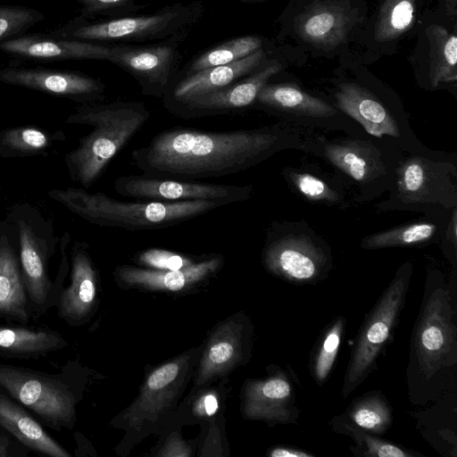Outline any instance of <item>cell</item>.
<instances>
[{
    "label": "cell",
    "instance_id": "cell-8",
    "mask_svg": "<svg viewBox=\"0 0 457 457\" xmlns=\"http://www.w3.org/2000/svg\"><path fill=\"white\" fill-rule=\"evenodd\" d=\"M0 386L46 421L68 425L74 417V399L59 380L40 373L0 366Z\"/></svg>",
    "mask_w": 457,
    "mask_h": 457
},
{
    "label": "cell",
    "instance_id": "cell-1",
    "mask_svg": "<svg viewBox=\"0 0 457 457\" xmlns=\"http://www.w3.org/2000/svg\"><path fill=\"white\" fill-rule=\"evenodd\" d=\"M277 127L229 131L172 128L132 151L131 161L144 175L195 180L245 170L284 146Z\"/></svg>",
    "mask_w": 457,
    "mask_h": 457
},
{
    "label": "cell",
    "instance_id": "cell-16",
    "mask_svg": "<svg viewBox=\"0 0 457 457\" xmlns=\"http://www.w3.org/2000/svg\"><path fill=\"white\" fill-rule=\"evenodd\" d=\"M0 50L34 60H109L112 47L87 41L29 34L0 43Z\"/></svg>",
    "mask_w": 457,
    "mask_h": 457
},
{
    "label": "cell",
    "instance_id": "cell-38",
    "mask_svg": "<svg viewBox=\"0 0 457 457\" xmlns=\"http://www.w3.org/2000/svg\"><path fill=\"white\" fill-rule=\"evenodd\" d=\"M138 262L154 270H177L193 264L184 255L162 249H147L137 254Z\"/></svg>",
    "mask_w": 457,
    "mask_h": 457
},
{
    "label": "cell",
    "instance_id": "cell-12",
    "mask_svg": "<svg viewBox=\"0 0 457 457\" xmlns=\"http://www.w3.org/2000/svg\"><path fill=\"white\" fill-rule=\"evenodd\" d=\"M300 411L295 405L293 381L278 369L268 378L251 381L245 393V414L270 424L295 423Z\"/></svg>",
    "mask_w": 457,
    "mask_h": 457
},
{
    "label": "cell",
    "instance_id": "cell-39",
    "mask_svg": "<svg viewBox=\"0 0 457 457\" xmlns=\"http://www.w3.org/2000/svg\"><path fill=\"white\" fill-rule=\"evenodd\" d=\"M291 179L296 189L310 200L330 203L337 200L336 192L323 180L312 174L293 172Z\"/></svg>",
    "mask_w": 457,
    "mask_h": 457
},
{
    "label": "cell",
    "instance_id": "cell-32",
    "mask_svg": "<svg viewBox=\"0 0 457 457\" xmlns=\"http://www.w3.org/2000/svg\"><path fill=\"white\" fill-rule=\"evenodd\" d=\"M241 350L239 337L230 329H222L206 349L200 369V381L225 370L237 361Z\"/></svg>",
    "mask_w": 457,
    "mask_h": 457
},
{
    "label": "cell",
    "instance_id": "cell-37",
    "mask_svg": "<svg viewBox=\"0 0 457 457\" xmlns=\"http://www.w3.org/2000/svg\"><path fill=\"white\" fill-rule=\"evenodd\" d=\"M42 20L44 14L36 9L0 4V43L24 32Z\"/></svg>",
    "mask_w": 457,
    "mask_h": 457
},
{
    "label": "cell",
    "instance_id": "cell-40",
    "mask_svg": "<svg viewBox=\"0 0 457 457\" xmlns=\"http://www.w3.org/2000/svg\"><path fill=\"white\" fill-rule=\"evenodd\" d=\"M85 12H98L123 6L132 0H79Z\"/></svg>",
    "mask_w": 457,
    "mask_h": 457
},
{
    "label": "cell",
    "instance_id": "cell-18",
    "mask_svg": "<svg viewBox=\"0 0 457 457\" xmlns=\"http://www.w3.org/2000/svg\"><path fill=\"white\" fill-rule=\"evenodd\" d=\"M221 261L220 256L215 255L177 270H150L123 265L116 269L115 275L128 286L179 291L212 274L220 268Z\"/></svg>",
    "mask_w": 457,
    "mask_h": 457
},
{
    "label": "cell",
    "instance_id": "cell-19",
    "mask_svg": "<svg viewBox=\"0 0 457 457\" xmlns=\"http://www.w3.org/2000/svg\"><path fill=\"white\" fill-rule=\"evenodd\" d=\"M185 365L186 361L178 359L151 373L138 399L127 413L126 418L131 424L154 418L167 409L180 386Z\"/></svg>",
    "mask_w": 457,
    "mask_h": 457
},
{
    "label": "cell",
    "instance_id": "cell-20",
    "mask_svg": "<svg viewBox=\"0 0 457 457\" xmlns=\"http://www.w3.org/2000/svg\"><path fill=\"white\" fill-rule=\"evenodd\" d=\"M335 97L337 106L370 135L399 137V128L394 117L363 87L354 83H343Z\"/></svg>",
    "mask_w": 457,
    "mask_h": 457
},
{
    "label": "cell",
    "instance_id": "cell-35",
    "mask_svg": "<svg viewBox=\"0 0 457 457\" xmlns=\"http://www.w3.org/2000/svg\"><path fill=\"white\" fill-rule=\"evenodd\" d=\"M262 45V40L254 36L231 39L199 56L191 65L189 71L193 73L238 61L260 49Z\"/></svg>",
    "mask_w": 457,
    "mask_h": 457
},
{
    "label": "cell",
    "instance_id": "cell-34",
    "mask_svg": "<svg viewBox=\"0 0 457 457\" xmlns=\"http://www.w3.org/2000/svg\"><path fill=\"white\" fill-rule=\"evenodd\" d=\"M416 0H386L383 4L375 36L378 41L394 39L409 29L413 22Z\"/></svg>",
    "mask_w": 457,
    "mask_h": 457
},
{
    "label": "cell",
    "instance_id": "cell-15",
    "mask_svg": "<svg viewBox=\"0 0 457 457\" xmlns=\"http://www.w3.org/2000/svg\"><path fill=\"white\" fill-rule=\"evenodd\" d=\"M174 51L168 46L112 47L109 61L132 74L145 95L164 96L168 93Z\"/></svg>",
    "mask_w": 457,
    "mask_h": 457
},
{
    "label": "cell",
    "instance_id": "cell-44",
    "mask_svg": "<svg viewBox=\"0 0 457 457\" xmlns=\"http://www.w3.org/2000/svg\"><path fill=\"white\" fill-rule=\"evenodd\" d=\"M0 156L6 157V154H5L4 151V149L1 147V145H0Z\"/></svg>",
    "mask_w": 457,
    "mask_h": 457
},
{
    "label": "cell",
    "instance_id": "cell-42",
    "mask_svg": "<svg viewBox=\"0 0 457 457\" xmlns=\"http://www.w3.org/2000/svg\"><path fill=\"white\" fill-rule=\"evenodd\" d=\"M200 407L202 412L204 411L208 416L213 415L218 410L217 398L212 394L205 395L200 403Z\"/></svg>",
    "mask_w": 457,
    "mask_h": 457
},
{
    "label": "cell",
    "instance_id": "cell-25",
    "mask_svg": "<svg viewBox=\"0 0 457 457\" xmlns=\"http://www.w3.org/2000/svg\"><path fill=\"white\" fill-rule=\"evenodd\" d=\"M254 103L270 110L311 118H328L337 112L333 106L323 100L288 84H266Z\"/></svg>",
    "mask_w": 457,
    "mask_h": 457
},
{
    "label": "cell",
    "instance_id": "cell-21",
    "mask_svg": "<svg viewBox=\"0 0 457 457\" xmlns=\"http://www.w3.org/2000/svg\"><path fill=\"white\" fill-rule=\"evenodd\" d=\"M71 256V284L60 296L59 311L65 318L79 320L93 306L96 272L85 243L76 242Z\"/></svg>",
    "mask_w": 457,
    "mask_h": 457
},
{
    "label": "cell",
    "instance_id": "cell-9",
    "mask_svg": "<svg viewBox=\"0 0 457 457\" xmlns=\"http://www.w3.org/2000/svg\"><path fill=\"white\" fill-rule=\"evenodd\" d=\"M280 69V64L273 61L224 88L187 99L164 101V105L173 115L185 120L233 113L253 104L261 89Z\"/></svg>",
    "mask_w": 457,
    "mask_h": 457
},
{
    "label": "cell",
    "instance_id": "cell-13",
    "mask_svg": "<svg viewBox=\"0 0 457 457\" xmlns=\"http://www.w3.org/2000/svg\"><path fill=\"white\" fill-rule=\"evenodd\" d=\"M450 169L443 164L413 156L398 170L397 198L401 204H448L444 196L455 192Z\"/></svg>",
    "mask_w": 457,
    "mask_h": 457
},
{
    "label": "cell",
    "instance_id": "cell-5",
    "mask_svg": "<svg viewBox=\"0 0 457 457\" xmlns=\"http://www.w3.org/2000/svg\"><path fill=\"white\" fill-rule=\"evenodd\" d=\"M415 328L414 352L422 374L429 378L443 367L456 362L454 312L444 285L433 289L426 287Z\"/></svg>",
    "mask_w": 457,
    "mask_h": 457
},
{
    "label": "cell",
    "instance_id": "cell-28",
    "mask_svg": "<svg viewBox=\"0 0 457 457\" xmlns=\"http://www.w3.org/2000/svg\"><path fill=\"white\" fill-rule=\"evenodd\" d=\"M351 423L373 435H382L392 425L391 407L380 392L356 398L346 411Z\"/></svg>",
    "mask_w": 457,
    "mask_h": 457
},
{
    "label": "cell",
    "instance_id": "cell-2",
    "mask_svg": "<svg viewBox=\"0 0 457 457\" xmlns=\"http://www.w3.org/2000/svg\"><path fill=\"white\" fill-rule=\"evenodd\" d=\"M150 116L146 105L137 101L79 106L66 118L65 123L90 126L92 130L65 155L71 179L85 189L90 187Z\"/></svg>",
    "mask_w": 457,
    "mask_h": 457
},
{
    "label": "cell",
    "instance_id": "cell-22",
    "mask_svg": "<svg viewBox=\"0 0 457 457\" xmlns=\"http://www.w3.org/2000/svg\"><path fill=\"white\" fill-rule=\"evenodd\" d=\"M13 234L14 227L6 219L0 235V314L25 321L27 297L20 259L12 240Z\"/></svg>",
    "mask_w": 457,
    "mask_h": 457
},
{
    "label": "cell",
    "instance_id": "cell-4",
    "mask_svg": "<svg viewBox=\"0 0 457 457\" xmlns=\"http://www.w3.org/2000/svg\"><path fill=\"white\" fill-rule=\"evenodd\" d=\"M411 275L404 263L363 321L345 375L342 395H349L376 368L377 360L393 336L403 307Z\"/></svg>",
    "mask_w": 457,
    "mask_h": 457
},
{
    "label": "cell",
    "instance_id": "cell-33",
    "mask_svg": "<svg viewBox=\"0 0 457 457\" xmlns=\"http://www.w3.org/2000/svg\"><path fill=\"white\" fill-rule=\"evenodd\" d=\"M436 226L428 222H416L397 227L366 237L361 246L366 249L414 245L431 239Z\"/></svg>",
    "mask_w": 457,
    "mask_h": 457
},
{
    "label": "cell",
    "instance_id": "cell-10",
    "mask_svg": "<svg viewBox=\"0 0 457 457\" xmlns=\"http://www.w3.org/2000/svg\"><path fill=\"white\" fill-rule=\"evenodd\" d=\"M266 269L284 280L312 284L328 271V258L309 238L302 236L268 237L262 252Z\"/></svg>",
    "mask_w": 457,
    "mask_h": 457
},
{
    "label": "cell",
    "instance_id": "cell-29",
    "mask_svg": "<svg viewBox=\"0 0 457 457\" xmlns=\"http://www.w3.org/2000/svg\"><path fill=\"white\" fill-rule=\"evenodd\" d=\"M430 80L433 87L440 82L457 79V37L437 25L430 27Z\"/></svg>",
    "mask_w": 457,
    "mask_h": 457
},
{
    "label": "cell",
    "instance_id": "cell-17",
    "mask_svg": "<svg viewBox=\"0 0 457 457\" xmlns=\"http://www.w3.org/2000/svg\"><path fill=\"white\" fill-rule=\"evenodd\" d=\"M265 57L266 54L260 48L238 61L190 73L170 94L164 96V101L187 99L224 88L255 70Z\"/></svg>",
    "mask_w": 457,
    "mask_h": 457
},
{
    "label": "cell",
    "instance_id": "cell-45",
    "mask_svg": "<svg viewBox=\"0 0 457 457\" xmlns=\"http://www.w3.org/2000/svg\"><path fill=\"white\" fill-rule=\"evenodd\" d=\"M448 2H453V5H455L456 0H448Z\"/></svg>",
    "mask_w": 457,
    "mask_h": 457
},
{
    "label": "cell",
    "instance_id": "cell-11",
    "mask_svg": "<svg viewBox=\"0 0 457 457\" xmlns=\"http://www.w3.org/2000/svg\"><path fill=\"white\" fill-rule=\"evenodd\" d=\"M0 82L86 104L98 100L104 90L103 83L92 77L50 69L3 68Z\"/></svg>",
    "mask_w": 457,
    "mask_h": 457
},
{
    "label": "cell",
    "instance_id": "cell-31",
    "mask_svg": "<svg viewBox=\"0 0 457 457\" xmlns=\"http://www.w3.org/2000/svg\"><path fill=\"white\" fill-rule=\"evenodd\" d=\"M57 134L51 135L36 128L20 127L0 131V145L6 157L40 154L46 151Z\"/></svg>",
    "mask_w": 457,
    "mask_h": 457
},
{
    "label": "cell",
    "instance_id": "cell-7",
    "mask_svg": "<svg viewBox=\"0 0 457 457\" xmlns=\"http://www.w3.org/2000/svg\"><path fill=\"white\" fill-rule=\"evenodd\" d=\"M114 191L127 197L145 201L178 202L220 201L226 204L251 197V186L223 185L174 179L146 175L120 176L114 180Z\"/></svg>",
    "mask_w": 457,
    "mask_h": 457
},
{
    "label": "cell",
    "instance_id": "cell-41",
    "mask_svg": "<svg viewBox=\"0 0 457 457\" xmlns=\"http://www.w3.org/2000/svg\"><path fill=\"white\" fill-rule=\"evenodd\" d=\"M270 457H313L312 453L290 446H276L270 449Z\"/></svg>",
    "mask_w": 457,
    "mask_h": 457
},
{
    "label": "cell",
    "instance_id": "cell-14",
    "mask_svg": "<svg viewBox=\"0 0 457 457\" xmlns=\"http://www.w3.org/2000/svg\"><path fill=\"white\" fill-rule=\"evenodd\" d=\"M181 12L167 10L150 16L128 17L64 29L58 37L78 40L142 39L162 36L176 29Z\"/></svg>",
    "mask_w": 457,
    "mask_h": 457
},
{
    "label": "cell",
    "instance_id": "cell-27",
    "mask_svg": "<svg viewBox=\"0 0 457 457\" xmlns=\"http://www.w3.org/2000/svg\"><path fill=\"white\" fill-rule=\"evenodd\" d=\"M60 335L49 330L0 326V351L9 354L31 356L61 347Z\"/></svg>",
    "mask_w": 457,
    "mask_h": 457
},
{
    "label": "cell",
    "instance_id": "cell-26",
    "mask_svg": "<svg viewBox=\"0 0 457 457\" xmlns=\"http://www.w3.org/2000/svg\"><path fill=\"white\" fill-rule=\"evenodd\" d=\"M324 154L335 166L362 184L371 182L383 171L378 154L364 142L344 140L328 143Z\"/></svg>",
    "mask_w": 457,
    "mask_h": 457
},
{
    "label": "cell",
    "instance_id": "cell-23",
    "mask_svg": "<svg viewBox=\"0 0 457 457\" xmlns=\"http://www.w3.org/2000/svg\"><path fill=\"white\" fill-rule=\"evenodd\" d=\"M353 24L350 12L337 4H320L297 21V31L313 45L328 46L341 42Z\"/></svg>",
    "mask_w": 457,
    "mask_h": 457
},
{
    "label": "cell",
    "instance_id": "cell-30",
    "mask_svg": "<svg viewBox=\"0 0 457 457\" xmlns=\"http://www.w3.org/2000/svg\"><path fill=\"white\" fill-rule=\"evenodd\" d=\"M345 328L342 316L335 318L323 330L313 349L310 360V371L320 386L329 377L335 365Z\"/></svg>",
    "mask_w": 457,
    "mask_h": 457
},
{
    "label": "cell",
    "instance_id": "cell-36",
    "mask_svg": "<svg viewBox=\"0 0 457 457\" xmlns=\"http://www.w3.org/2000/svg\"><path fill=\"white\" fill-rule=\"evenodd\" d=\"M344 432L355 441L357 447H351L355 455L371 457H412L416 454L394 444L366 432L353 423H341Z\"/></svg>",
    "mask_w": 457,
    "mask_h": 457
},
{
    "label": "cell",
    "instance_id": "cell-3",
    "mask_svg": "<svg viewBox=\"0 0 457 457\" xmlns=\"http://www.w3.org/2000/svg\"><path fill=\"white\" fill-rule=\"evenodd\" d=\"M49 195L92 224L132 231L177 226L227 205L212 200L120 201L101 192L74 187L53 189Z\"/></svg>",
    "mask_w": 457,
    "mask_h": 457
},
{
    "label": "cell",
    "instance_id": "cell-6",
    "mask_svg": "<svg viewBox=\"0 0 457 457\" xmlns=\"http://www.w3.org/2000/svg\"><path fill=\"white\" fill-rule=\"evenodd\" d=\"M13 225L25 288L32 301L43 303L49 289L46 260L55 238L52 225L28 204L14 205L7 218Z\"/></svg>",
    "mask_w": 457,
    "mask_h": 457
},
{
    "label": "cell",
    "instance_id": "cell-43",
    "mask_svg": "<svg viewBox=\"0 0 457 457\" xmlns=\"http://www.w3.org/2000/svg\"><path fill=\"white\" fill-rule=\"evenodd\" d=\"M5 226H6V220L0 222V235L3 232V230L4 229Z\"/></svg>",
    "mask_w": 457,
    "mask_h": 457
},
{
    "label": "cell",
    "instance_id": "cell-24",
    "mask_svg": "<svg viewBox=\"0 0 457 457\" xmlns=\"http://www.w3.org/2000/svg\"><path fill=\"white\" fill-rule=\"evenodd\" d=\"M0 425L29 448L53 457H70L21 407L0 395Z\"/></svg>",
    "mask_w": 457,
    "mask_h": 457
}]
</instances>
